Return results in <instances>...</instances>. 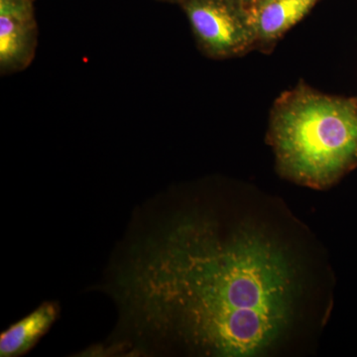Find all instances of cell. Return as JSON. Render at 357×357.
Here are the masks:
<instances>
[{
    "mask_svg": "<svg viewBox=\"0 0 357 357\" xmlns=\"http://www.w3.org/2000/svg\"><path fill=\"white\" fill-rule=\"evenodd\" d=\"M229 1L234 2L236 6H241L244 10L251 8V7L255 6L260 0H229Z\"/></svg>",
    "mask_w": 357,
    "mask_h": 357,
    "instance_id": "cell-7",
    "label": "cell"
},
{
    "mask_svg": "<svg viewBox=\"0 0 357 357\" xmlns=\"http://www.w3.org/2000/svg\"><path fill=\"white\" fill-rule=\"evenodd\" d=\"M60 314L56 302H45L25 318L14 324L0 337V356H22L50 330Z\"/></svg>",
    "mask_w": 357,
    "mask_h": 357,
    "instance_id": "cell-6",
    "label": "cell"
},
{
    "mask_svg": "<svg viewBox=\"0 0 357 357\" xmlns=\"http://www.w3.org/2000/svg\"><path fill=\"white\" fill-rule=\"evenodd\" d=\"M183 8L202 50L211 58L241 55L256 44L248 14L229 0H184Z\"/></svg>",
    "mask_w": 357,
    "mask_h": 357,
    "instance_id": "cell-3",
    "label": "cell"
},
{
    "mask_svg": "<svg viewBox=\"0 0 357 357\" xmlns=\"http://www.w3.org/2000/svg\"><path fill=\"white\" fill-rule=\"evenodd\" d=\"M35 0H0V73L29 67L37 48Z\"/></svg>",
    "mask_w": 357,
    "mask_h": 357,
    "instance_id": "cell-4",
    "label": "cell"
},
{
    "mask_svg": "<svg viewBox=\"0 0 357 357\" xmlns=\"http://www.w3.org/2000/svg\"><path fill=\"white\" fill-rule=\"evenodd\" d=\"M269 136L282 175L328 187L357 164V100L294 89L275 105Z\"/></svg>",
    "mask_w": 357,
    "mask_h": 357,
    "instance_id": "cell-2",
    "label": "cell"
},
{
    "mask_svg": "<svg viewBox=\"0 0 357 357\" xmlns=\"http://www.w3.org/2000/svg\"><path fill=\"white\" fill-rule=\"evenodd\" d=\"M318 0H270L251 7L246 14L256 44L273 43L299 22Z\"/></svg>",
    "mask_w": 357,
    "mask_h": 357,
    "instance_id": "cell-5",
    "label": "cell"
},
{
    "mask_svg": "<svg viewBox=\"0 0 357 357\" xmlns=\"http://www.w3.org/2000/svg\"><path fill=\"white\" fill-rule=\"evenodd\" d=\"M150 204L138 211L110 262L105 290L119 310V326L96 352L266 351L287 330L297 294L283 246L253 227Z\"/></svg>",
    "mask_w": 357,
    "mask_h": 357,
    "instance_id": "cell-1",
    "label": "cell"
},
{
    "mask_svg": "<svg viewBox=\"0 0 357 357\" xmlns=\"http://www.w3.org/2000/svg\"><path fill=\"white\" fill-rule=\"evenodd\" d=\"M267 1H270V0H260L259 2H258L257 4H256V6H258V4H261V3H264V2H267Z\"/></svg>",
    "mask_w": 357,
    "mask_h": 357,
    "instance_id": "cell-9",
    "label": "cell"
},
{
    "mask_svg": "<svg viewBox=\"0 0 357 357\" xmlns=\"http://www.w3.org/2000/svg\"><path fill=\"white\" fill-rule=\"evenodd\" d=\"M163 1L178 2V3H182L184 0H163Z\"/></svg>",
    "mask_w": 357,
    "mask_h": 357,
    "instance_id": "cell-8",
    "label": "cell"
}]
</instances>
